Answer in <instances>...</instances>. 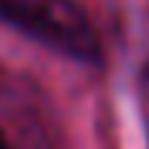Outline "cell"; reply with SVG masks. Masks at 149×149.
I'll list each match as a JSON object with an SVG mask.
<instances>
[{
    "instance_id": "obj_1",
    "label": "cell",
    "mask_w": 149,
    "mask_h": 149,
    "mask_svg": "<svg viewBox=\"0 0 149 149\" xmlns=\"http://www.w3.org/2000/svg\"><path fill=\"white\" fill-rule=\"evenodd\" d=\"M0 20L78 61L102 54L92 20L74 0H0Z\"/></svg>"
},
{
    "instance_id": "obj_2",
    "label": "cell",
    "mask_w": 149,
    "mask_h": 149,
    "mask_svg": "<svg viewBox=\"0 0 149 149\" xmlns=\"http://www.w3.org/2000/svg\"><path fill=\"white\" fill-rule=\"evenodd\" d=\"M0 149H10V146H7V139H3V136H0Z\"/></svg>"
}]
</instances>
